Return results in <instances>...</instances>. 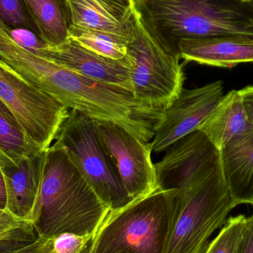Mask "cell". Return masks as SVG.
<instances>
[{"instance_id":"cell-1","label":"cell","mask_w":253,"mask_h":253,"mask_svg":"<svg viewBox=\"0 0 253 253\" xmlns=\"http://www.w3.org/2000/svg\"><path fill=\"white\" fill-rule=\"evenodd\" d=\"M109 210L63 144L56 141L45 150L42 178L31 219L37 236L72 233L92 238Z\"/></svg>"},{"instance_id":"cell-2","label":"cell","mask_w":253,"mask_h":253,"mask_svg":"<svg viewBox=\"0 0 253 253\" xmlns=\"http://www.w3.org/2000/svg\"><path fill=\"white\" fill-rule=\"evenodd\" d=\"M133 9L150 35L178 57L181 40L223 36L253 38V1L133 0Z\"/></svg>"},{"instance_id":"cell-3","label":"cell","mask_w":253,"mask_h":253,"mask_svg":"<svg viewBox=\"0 0 253 253\" xmlns=\"http://www.w3.org/2000/svg\"><path fill=\"white\" fill-rule=\"evenodd\" d=\"M178 193L175 189L157 188L109 210L87 253H165Z\"/></svg>"},{"instance_id":"cell-4","label":"cell","mask_w":253,"mask_h":253,"mask_svg":"<svg viewBox=\"0 0 253 253\" xmlns=\"http://www.w3.org/2000/svg\"><path fill=\"white\" fill-rule=\"evenodd\" d=\"M236 207L220 165L203 181L178 191L165 253H204Z\"/></svg>"},{"instance_id":"cell-5","label":"cell","mask_w":253,"mask_h":253,"mask_svg":"<svg viewBox=\"0 0 253 253\" xmlns=\"http://www.w3.org/2000/svg\"><path fill=\"white\" fill-rule=\"evenodd\" d=\"M126 57L132 93L141 104L162 111L178 97L185 80L181 58L162 47L144 29L138 16L127 43Z\"/></svg>"},{"instance_id":"cell-6","label":"cell","mask_w":253,"mask_h":253,"mask_svg":"<svg viewBox=\"0 0 253 253\" xmlns=\"http://www.w3.org/2000/svg\"><path fill=\"white\" fill-rule=\"evenodd\" d=\"M56 139L68 149L105 206L110 210L117 209L130 202L115 165L101 141L96 120L69 110Z\"/></svg>"},{"instance_id":"cell-7","label":"cell","mask_w":253,"mask_h":253,"mask_svg":"<svg viewBox=\"0 0 253 253\" xmlns=\"http://www.w3.org/2000/svg\"><path fill=\"white\" fill-rule=\"evenodd\" d=\"M0 99L42 151L56 139L69 109L18 75L0 59Z\"/></svg>"},{"instance_id":"cell-8","label":"cell","mask_w":253,"mask_h":253,"mask_svg":"<svg viewBox=\"0 0 253 253\" xmlns=\"http://www.w3.org/2000/svg\"><path fill=\"white\" fill-rule=\"evenodd\" d=\"M101 141L115 165L122 184L131 200L158 188L150 142L142 141L122 126L96 121Z\"/></svg>"},{"instance_id":"cell-9","label":"cell","mask_w":253,"mask_h":253,"mask_svg":"<svg viewBox=\"0 0 253 253\" xmlns=\"http://www.w3.org/2000/svg\"><path fill=\"white\" fill-rule=\"evenodd\" d=\"M155 164L158 188L184 191L209 176L221 165L220 152L208 137L196 130L167 149Z\"/></svg>"},{"instance_id":"cell-10","label":"cell","mask_w":253,"mask_h":253,"mask_svg":"<svg viewBox=\"0 0 253 253\" xmlns=\"http://www.w3.org/2000/svg\"><path fill=\"white\" fill-rule=\"evenodd\" d=\"M221 81L194 89H183L178 97L162 111L153 126L152 151L162 153L183 137L199 130L224 97Z\"/></svg>"},{"instance_id":"cell-11","label":"cell","mask_w":253,"mask_h":253,"mask_svg":"<svg viewBox=\"0 0 253 253\" xmlns=\"http://www.w3.org/2000/svg\"><path fill=\"white\" fill-rule=\"evenodd\" d=\"M39 55L77 74L132 92L127 57L120 60L99 56L71 39L56 46H46Z\"/></svg>"},{"instance_id":"cell-12","label":"cell","mask_w":253,"mask_h":253,"mask_svg":"<svg viewBox=\"0 0 253 253\" xmlns=\"http://www.w3.org/2000/svg\"><path fill=\"white\" fill-rule=\"evenodd\" d=\"M44 153L33 155L16 165L0 150V171L6 190L4 210L22 221L31 223L42 178Z\"/></svg>"},{"instance_id":"cell-13","label":"cell","mask_w":253,"mask_h":253,"mask_svg":"<svg viewBox=\"0 0 253 253\" xmlns=\"http://www.w3.org/2000/svg\"><path fill=\"white\" fill-rule=\"evenodd\" d=\"M181 59L200 65L232 68L253 63V38L223 36L181 40L178 45Z\"/></svg>"},{"instance_id":"cell-14","label":"cell","mask_w":253,"mask_h":253,"mask_svg":"<svg viewBox=\"0 0 253 253\" xmlns=\"http://www.w3.org/2000/svg\"><path fill=\"white\" fill-rule=\"evenodd\" d=\"M70 26L102 30L129 37L136 14L111 0H65Z\"/></svg>"},{"instance_id":"cell-15","label":"cell","mask_w":253,"mask_h":253,"mask_svg":"<svg viewBox=\"0 0 253 253\" xmlns=\"http://www.w3.org/2000/svg\"><path fill=\"white\" fill-rule=\"evenodd\" d=\"M199 130L208 137L219 152L252 133L253 125L245 111L239 90L224 95Z\"/></svg>"},{"instance_id":"cell-16","label":"cell","mask_w":253,"mask_h":253,"mask_svg":"<svg viewBox=\"0 0 253 253\" xmlns=\"http://www.w3.org/2000/svg\"><path fill=\"white\" fill-rule=\"evenodd\" d=\"M223 175L236 205L253 202V132L220 152Z\"/></svg>"},{"instance_id":"cell-17","label":"cell","mask_w":253,"mask_h":253,"mask_svg":"<svg viewBox=\"0 0 253 253\" xmlns=\"http://www.w3.org/2000/svg\"><path fill=\"white\" fill-rule=\"evenodd\" d=\"M23 1L44 44L56 46L68 40L70 24L65 0Z\"/></svg>"},{"instance_id":"cell-18","label":"cell","mask_w":253,"mask_h":253,"mask_svg":"<svg viewBox=\"0 0 253 253\" xmlns=\"http://www.w3.org/2000/svg\"><path fill=\"white\" fill-rule=\"evenodd\" d=\"M0 150L16 165L43 152L28 136L13 111L0 99Z\"/></svg>"},{"instance_id":"cell-19","label":"cell","mask_w":253,"mask_h":253,"mask_svg":"<svg viewBox=\"0 0 253 253\" xmlns=\"http://www.w3.org/2000/svg\"><path fill=\"white\" fill-rule=\"evenodd\" d=\"M130 37L110 31L75 26H69L68 29V39L99 56L115 60L126 57Z\"/></svg>"},{"instance_id":"cell-20","label":"cell","mask_w":253,"mask_h":253,"mask_svg":"<svg viewBox=\"0 0 253 253\" xmlns=\"http://www.w3.org/2000/svg\"><path fill=\"white\" fill-rule=\"evenodd\" d=\"M248 225L249 217L245 215L230 217L204 253H243Z\"/></svg>"},{"instance_id":"cell-21","label":"cell","mask_w":253,"mask_h":253,"mask_svg":"<svg viewBox=\"0 0 253 253\" xmlns=\"http://www.w3.org/2000/svg\"><path fill=\"white\" fill-rule=\"evenodd\" d=\"M92 238L72 233L53 236H37L33 253H82L87 248Z\"/></svg>"},{"instance_id":"cell-22","label":"cell","mask_w":253,"mask_h":253,"mask_svg":"<svg viewBox=\"0 0 253 253\" xmlns=\"http://www.w3.org/2000/svg\"><path fill=\"white\" fill-rule=\"evenodd\" d=\"M0 21L11 29L28 30L37 36V28L23 0H0Z\"/></svg>"},{"instance_id":"cell-23","label":"cell","mask_w":253,"mask_h":253,"mask_svg":"<svg viewBox=\"0 0 253 253\" xmlns=\"http://www.w3.org/2000/svg\"><path fill=\"white\" fill-rule=\"evenodd\" d=\"M23 230H34V228L31 222L18 219L6 210L0 208V236Z\"/></svg>"},{"instance_id":"cell-24","label":"cell","mask_w":253,"mask_h":253,"mask_svg":"<svg viewBox=\"0 0 253 253\" xmlns=\"http://www.w3.org/2000/svg\"><path fill=\"white\" fill-rule=\"evenodd\" d=\"M244 106L248 117L253 125V85H248L239 90Z\"/></svg>"},{"instance_id":"cell-25","label":"cell","mask_w":253,"mask_h":253,"mask_svg":"<svg viewBox=\"0 0 253 253\" xmlns=\"http://www.w3.org/2000/svg\"><path fill=\"white\" fill-rule=\"evenodd\" d=\"M35 240L32 241V242H27V243L21 244V245L10 247V248L1 251L0 253H33L34 241Z\"/></svg>"},{"instance_id":"cell-26","label":"cell","mask_w":253,"mask_h":253,"mask_svg":"<svg viewBox=\"0 0 253 253\" xmlns=\"http://www.w3.org/2000/svg\"><path fill=\"white\" fill-rule=\"evenodd\" d=\"M243 253H253V215L249 217V225Z\"/></svg>"},{"instance_id":"cell-27","label":"cell","mask_w":253,"mask_h":253,"mask_svg":"<svg viewBox=\"0 0 253 253\" xmlns=\"http://www.w3.org/2000/svg\"><path fill=\"white\" fill-rule=\"evenodd\" d=\"M6 206V190L4 180L0 171V208L4 209Z\"/></svg>"},{"instance_id":"cell-28","label":"cell","mask_w":253,"mask_h":253,"mask_svg":"<svg viewBox=\"0 0 253 253\" xmlns=\"http://www.w3.org/2000/svg\"><path fill=\"white\" fill-rule=\"evenodd\" d=\"M123 7H126V8H131L133 7V0H111Z\"/></svg>"},{"instance_id":"cell-29","label":"cell","mask_w":253,"mask_h":253,"mask_svg":"<svg viewBox=\"0 0 253 253\" xmlns=\"http://www.w3.org/2000/svg\"><path fill=\"white\" fill-rule=\"evenodd\" d=\"M240 1H243V2H251V1H253V0H240Z\"/></svg>"},{"instance_id":"cell-30","label":"cell","mask_w":253,"mask_h":253,"mask_svg":"<svg viewBox=\"0 0 253 253\" xmlns=\"http://www.w3.org/2000/svg\"><path fill=\"white\" fill-rule=\"evenodd\" d=\"M251 205H252L253 208V203H252V204H251Z\"/></svg>"}]
</instances>
